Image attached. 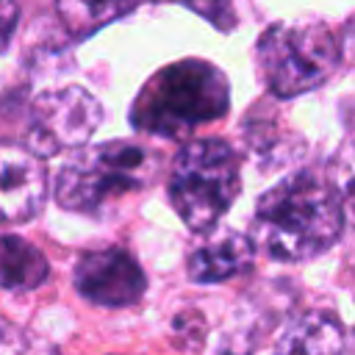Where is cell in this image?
<instances>
[{
	"label": "cell",
	"instance_id": "6da1fadb",
	"mask_svg": "<svg viewBox=\"0 0 355 355\" xmlns=\"http://www.w3.org/2000/svg\"><path fill=\"white\" fill-rule=\"evenodd\" d=\"M344 227V205L336 183L300 172L261 194L252 216V247L275 261H308L327 252Z\"/></svg>",
	"mask_w": 355,
	"mask_h": 355
},
{
	"label": "cell",
	"instance_id": "7a4b0ae2",
	"mask_svg": "<svg viewBox=\"0 0 355 355\" xmlns=\"http://www.w3.org/2000/svg\"><path fill=\"white\" fill-rule=\"evenodd\" d=\"M230 89L219 67L183 58L161 67L130 103V125L161 139H183L227 114Z\"/></svg>",
	"mask_w": 355,
	"mask_h": 355
},
{
	"label": "cell",
	"instance_id": "3957f363",
	"mask_svg": "<svg viewBox=\"0 0 355 355\" xmlns=\"http://www.w3.org/2000/svg\"><path fill=\"white\" fill-rule=\"evenodd\" d=\"M161 158L133 141H103L78 150L55 178V200L67 211L103 214L114 200L150 183Z\"/></svg>",
	"mask_w": 355,
	"mask_h": 355
},
{
	"label": "cell",
	"instance_id": "277c9868",
	"mask_svg": "<svg viewBox=\"0 0 355 355\" xmlns=\"http://www.w3.org/2000/svg\"><path fill=\"white\" fill-rule=\"evenodd\" d=\"M241 191V164L222 139H194L183 144L169 172V200L194 233H208Z\"/></svg>",
	"mask_w": 355,
	"mask_h": 355
},
{
	"label": "cell",
	"instance_id": "5b68a950",
	"mask_svg": "<svg viewBox=\"0 0 355 355\" xmlns=\"http://www.w3.org/2000/svg\"><path fill=\"white\" fill-rule=\"evenodd\" d=\"M261 80L275 97L319 89L341 61V44L324 22H275L255 44Z\"/></svg>",
	"mask_w": 355,
	"mask_h": 355
},
{
	"label": "cell",
	"instance_id": "8992f818",
	"mask_svg": "<svg viewBox=\"0 0 355 355\" xmlns=\"http://www.w3.org/2000/svg\"><path fill=\"white\" fill-rule=\"evenodd\" d=\"M103 122L100 100L83 86L42 92L25 119V147L33 158H50L64 150L83 147Z\"/></svg>",
	"mask_w": 355,
	"mask_h": 355
},
{
	"label": "cell",
	"instance_id": "52a82bcc",
	"mask_svg": "<svg viewBox=\"0 0 355 355\" xmlns=\"http://www.w3.org/2000/svg\"><path fill=\"white\" fill-rule=\"evenodd\" d=\"M75 288L94 305L125 308L141 300L147 277L141 266L119 247L83 252L75 266Z\"/></svg>",
	"mask_w": 355,
	"mask_h": 355
},
{
	"label": "cell",
	"instance_id": "ba28073f",
	"mask_svg": "<svg viewBox=\"0 0 355 355\" xmlns=\"http://www.w3.org/2000/svg\"><path fill=\"white\" fill-rule=\"evenodd\" d=\"M47 172L22 147H0V222H25L44 205Z\"/></svg>",
	"mask_w": 355,
	"mask_h": 355
},
{
	"label": "cell",
	"instance_id": "9c48e42d",
	"mask_svg": "<svg viewBox=\"0 0 355 355\" xmlns=\"http://www.w3.org/2000/svg\"><path fill=\"white\" fill-rule=\"evenodd\" d=\"M252 255L255 247L247 236L225 230L191 250L186 261V272L194 283H222L247 272L252 266Z\"/></svg>",
	"mask_w": 355,
	"mask_h": 355
},
{
	"label": "cell",
	"instance_id": "30bf717a",
	"mask_svg": "<svg viewBox=\"0 0 355 355\" xmlns=\"http://www.w3.org/2000/svg\"><path fill=\"white\" fill-rule=\"evenodd\" d=\"M275 355H352V344L336 313L311 311L288 324Z\"/></svg>",
	"mask_w": 355,
	"mask_h": 355
},
{
	"label": "cell",
	"instance_id": "8fae6325",
	"mask_svg": "<svg viewBox=\"0 0 355 355\" xmlns=\"http://www.w3.org/2000/svg\"><path fill=\"white\" fill-rule=\"evenodd\" d=\"M50 275L47 258L39 247L19 236L0 233V288L3 291H33Z\"/></svg>",
	"mask_w": 355,
	"mask_h": 355
},
{
	"label": "cell",
	"instance_id": "7c38bea8",
	"mask_svg": "<svg viewBox=\"0 0 355 355\" xmlns=\"http://www.w3.org/2000/svg\"><path fill=\"white\" fill-rule=\"evenodd\" d=\"M133 6H139V0H55V14L75 39H86L125 17Z\"/></svg>",
	"mask_w": 355,
	"mask_h": 355
},
{
	"label": "cell",
	"instance_id": "4fadbf2b",
	"mask_svg": "<svg viewBox=\"0 0 355 355\" xmlns=\"http://www.w3.org/2000/svg\"><path fill=\"white\" fill-rule=\"evenodd\" d=\"M178 3L191 8L194 14H200L205 22H211L219 31H233L239 22L233 0H178Z\"/></svg>",
	"mask_w": 355,
	"mask_h": 355
},
{
	"label": "cell",
	"instance_id": "5bb4252c",
	"mask_svg": "<svg viewBox=\"0 0 355 355\" xmlns=\"http://www.w3.org/2000/svg\"><path fill=\"white\" fill-rule=\"evenodd\" d=\"M19 22V3L17 0H0V53L8 47L14 31Z\"/></svg>",
	"mask_w": 355,
	"mask_h": 355
}]
</instances>
